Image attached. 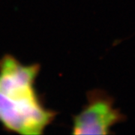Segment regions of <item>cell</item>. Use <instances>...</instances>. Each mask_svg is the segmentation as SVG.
<instances>
[{
    "instance_id": "obj_1",
    "label": "cell",
    "mask_w": 135,
    "mask_h": 135,
    "mask_svg": "<svg viewBox=\"0 0 135 135\" xmlns=\"http://www.w3.org/2000/svg\"><path fill=\"white\" fill-rule=\"evenodd\" d=\"M38 63L24 65L11 54L0 59V124L7 131L43 134L57 113L46 107L35 89Z\"/></svg>"
},
{
    "instance_id": "obj_2",
    "label": "cell",
    "mask_w": 135,
    "mask_h": 135,
    "mask_svg": "<svg viewBox=\"0 0 135 135\" xmlns=\"http://www.w3.org/2000/svg\"><path fill=\"white\" fill-rule=\"evenodd\" d=\"M86 98L81 111L73 117V134H111L113 126L126 120V115L114 106V98L106 91L94 89L87 92Z\"/></svg>"
}]
</instances>
